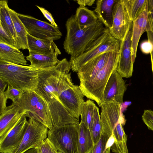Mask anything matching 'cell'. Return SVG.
I'll return each instance as SVG.
<instances>
[{
    "mask_svg": "<svg viewBox=\"0 0 153 153\" xmlns=\"http://www.w3.org/2000/svg\"><path fill=\"white\" fill-rule=\"evenodd\" d=\"M71 69L70 62L64 58L56 65L41 69L39 71V81L34 91L48 107L53 126L79 123L59 99L63 91L74 85L69 72Z\"/></svg>",
    "mask_w": 153,
    "mask_h": 153,
    "instance_id": "cell-1",
    "label": "cell"
},
{
    "mask_svg": "<svg viewBox=\"0 0 153 153\" xmlns=\"http://www.w3.org/2000/svg\"><path fill=\"white\" fill-rule=\"evenodd\" d=\"M65 26L67 33L63 48L65 52L73 57H78L83 53L106 28L99 20L87 27L81 28L75 15H72L67 19Z\"/></svg>",
    "mask_w": 153,
    "mask_h": 153,
    "instance_id": "cell-2",
    "label": "cell"
},
{
    "mask_svg": "<svg viewBox=\"0 0 153 153\" xmlns=\"http://www.w3.org/2000/svg\"><path fill=\"white\" fill-rule=\"evenodd\" d=\"M121 104L115 102L103 103L100 115L102 126L111 134L114 142L111 149L114 153H128L127 145V135L123 126L126 120L121 114Z\"/></svg>",
    "mask_w": 153,
    "mask_h": 153,
    "instance_id": "cell-3",
    "label": "cell"
},
{
    "mask_svg": "<svg viewBox=\"0 0 153 153\" xmlns=\"http://www.w3.org/2000/svg\"><path fill=\"white\" fill-rule=\"evenodd\" d=\"M40 69L30 65L0 62V79L7 85L25 92L34 91L38 84Z\"/></svg>",
    "mask_w": 153,
    "mask_h": 153,
    "instance_id": "cell-4",
    "label": "cell"
},
{
    "mask_svg": "<svg viewBox=\"0 0 153 153\" xmlns=\"http://www.w3.org/2000/svg\"><path fill=\"white\" fill-rule=\"evenodd\" d=\"M121 41L113 37L106 28L104 32L94 41L84 52L78 57L71 56V69L77 73L88 62L106 52H120Z\"/></svg>",
    "mask_w": 153,
    "mask_h": 153,
    "instance_id": "cell-5",
    "label": "cell"
},
{
    "mask_svg": "<svg viewBox=\"0 0 153 153\" xmlns=\"http://www.w3.org/2000/svg\"><path fill=\"white\" fill-rule=\"evenodd\" d=\"M120 52H113L105 65L90 83L79 86L87 98L95 101L100 107L102 104L106 84L113 72L116 70Z\"/></svg>",
    "mask_w": 153,
    "mask_h": 153,
    "instance_id": "cell-6",
    "label": "cell"
},
{
    "mask_svg": "<svg viewBox=\"0 0 153 153\" xmlns=\"http://www.w3.org/2000/svg\"><path fill=\"white\" fill-rule=\"evenodd\" d=\"M13 103V102H12ZM29 118L36 120L51 129L53 125L51 113L48 107L42 98L34 91L25 92L21 98L13 103Z\"/></svg>",
    "mask_w": 153,
    "mask_h": 153,
    "instance_id": "cell-7",
    "label": "cell"
},
{
    "mask_svg": "<svg viewBox=\"0 0 153 153\" xmlns=\"http://www.w3.org/2000/svg\"><path fill=\"white\" fill-rule=\"evenodd\" d=\"M79 123L53 126L51 129H48V138L59 151L78 153Z\"/></svg>",
    "mask_w": 153,
    "mask_h": 153,
    "instance_id": "cell-8",
    "label": "cell"
},
{
    "mask_svg": "<svg viewBox=\"0 0 153 153\" xmlns=\"http://www.w3.org/2000/svg\"><path fill=\"white\" fill-rule=\"evenodd\" d=\"M17 15L27 33L34 37L53 41L60 39L62 36L58 27L29 15L18 13Z\"/></svg>",
    "mask_w": 153,
    "mask_h": 153,
    "instance_id": "cell-9",
    "label": "cell"
},
{
    "mask_svg": "<svg viewBox=\"0 0 153 153\" xmlns=\"http://www.w3.org/2000/svg\"><path fill=\"white\" fill-rule=\"evenodd\" d=\"M48 129L39 121L29 118L22 142L15 153H24L31 148L39 147L47 138Z\"/></svg>",
    "mask_w": 153,
    "mask_h": 153,
    "instance_id": "cell-10",
    "label": "cell"
},
{
    "mask_svg": "<svg viewBox=\"0 0 153 153\" xmlns=\"http://www.w3.org/2000/svg\"><path fill=\"white\" fill-rule=\"evenodd\" d=\"M133 26L132 21L124 39L121 42L119 62L116 70L123 77H130L133 71L134 62L132 59L131 47Z\"/></svg>",
    "mask_w": 153,
    "mask_h": 153,
    "instance_id": "cell-11",
    "label": "cell"
},
{
    "mask_svg": "<svg viewBox=\"0 0 153 153\" xmlns=\"http://www.w3.org/2000/svg\"><path fill=\"white\" fill-rule=\"evenodd\" d=\"M131 22L121 0H118L114 6L112 25L109 29L110 33L115 38L123 41Z\"/></svg>",
    "mask_w": 153,
    "mask_h": 153,
    "instance_id": "cell-12",
    "label": "cell"
},
{
    "mask_svg": "<svg viewBox=\"0 0 153 153\" xmlns=\"http://www.w3.org/2000/svg\"><path fill=\"white\" fill-rule=\"evenodd\" d=\"M84 96L79 86L74 85L63 91L59 99L70 114L79 120L85 102Z\"/></svg>",
    "mask_w": 153,
    "mask_h": 153,
    "instance_id": "cell-13",
    "label": "cell"
},
{
    "mask_svg": "<svg viewBox=\"0 0 153 153\" xmlns=\"http://www.w3.org/2000/svg\"><path fill=\"white\" fill-rule=\"evenodd\" d=\"M25 114L14 127L0 142V153H15L21 143L27 121Z\"/></svg>",
    "mask_w": 153,
    "mask_h": 153,
    "instance_id": "cell-14",
    "label": "cell"
},
{
    "mask_svg": "<svg viewBox=\"0 0 153 153\" xmlns=\"http://www.w3.org/2000/svg\"><path fill=\"white\" fill-rule=\"evenodd\" d=\"M112 52L104 53L83 65L77 73L80 81L79 86L91 82L105 65Z\"/></svg>",
    "mask_w": 153,
    "mask_h": 153,
    "instance_id": "cell-15",
    "label": "cell"
},
{
    "mask_svg": "<svg viewBox=\"0 0 153 153\" xmlns=\"http://www.w3.org/2000/svg\"><path fill=\"white\" fill-rule=\"evenodd\" d=\"M126 90V85L123 77L115 70L110 76L105 87L102 104L114 101L121 104Z\"/></svg>",
    "mask_w": 153,
    "mask_h": 153,
    "instance_id": "cell-16",
    "label": "cell"
},
{
    "mask_svg": "<svg viewBox=\"0 0 153 153\" xmlns=\"http://www.w3.org/2000/svg\"><path fill=\"white\" fill-rule=\"evenodd\" d=\"M25 113V112L21 111L12 103L0 114V142L16 125Z\"/></svg>",
    "mask_w": 153,
    "mask_h": 153,
    "instance_id": "cell-17",
    "label": "cell"
},
{
    "mask_svg": "<svg viewBox=\"0 0 153 153\" xmlns=\"http://www.w3.org/2000/svg\"><path fill=\"white\" fill-rule=\"evenodd\" d=\"M27 41L29 53L49 55L60 51L52 40L38 39L27 33Z\"/></svg>",
    "mask_w": 153,
    "mask_h": 153,
    "instance_id": "cell-18",
    "label": "cell"
},
{
    "mask_svg": "<svg viewBox=\"0 0 153 153\" xmlns=\"http://www.w3.org/2000/svg\"><path fill=\"white\" fill-rule=\"evenodd\" d=\"M148 5L143 13L134 21L132 33L131 47L132 56L134 62L136 56L137 49L140 38L146 32L148 22Z\"/></svg>",
    "mask_w": 153,
    "mask_h": 153,
    "instance_id": "cell-19",
    "label": "cell"
},
{
    "mask_svg": "<svg viewBox=\"0 0 153 153\" xmlns=\"http://www.w3.org/2000/svg\"><path fill=\"white\" fill-rule=\"evenodd\" d=\"M118 0H98L94 10L98 20L109 29L112 25L114 6Z\"/></svg>",
    "mask_w": 153,
    "mask_h": 153,
    "instance_id": "cell-20",
    "label": "cell"
},
{
    "mask_svg": "<svg viewBox=\"0 0 153 153\" xmlns=\"http://www.w3.org/2000/svg\"><path fill=\"white\" fill-rule=\"evenodd\" d=\"M0 62L27 65L23 53L16 48L0 42Z\"/></svg>",
    "mask_w": 153,
    "mask_h": 153,
    "instance_id": "cell-21",
    "label": "cell"
},
{
    "mask_svg": "<svg viewBox=\"0 0 153 153\" xmlns=\"http://www.w3.org/2000/svg\"><path fill=\"white\" fill-rule=\"evenodd\" d=\"M61 53L60 51L49 55L29 53L26 58L30 62L31 66L41 69L57 65L60 61L58 59L57 56Z\"/></svg>",
    "mask_w": 153,
    "mask_h": 153,
    "instance_id": "cell-22",
    "label": "cell"
},
{
    "mask_svg": "<svg viewBox=\"0 0 153 153\" xmlns=\"http://www.w3.org/2000/svg\"><path fill=\"white\" fill-rule=\"evenodd\" d=\"M10 16L13 24L17 35L16 47L18 49H28L27 34L25 27L19 18L17 13L9 8Z\"/></svg>",
    "mask_w": 153,
    "mask_h": 153,
    "instance_id": "cell-23",
    "label": "cell"
},
{
    "mask_svg": "<svg viewBox=\"0 0 153 153\" xmlns=\"http://www.w3.org/2000/svg\"><path fill=\"white\" fill-rule=\"evenodd\" d=\"M9 8L7 0H0V25L16 42L17 35L13 22L10 14Z\"/></svg>",
    "mask_w": 153,
    "mask_h": 153,
    "instance_id": "cell-24",
    "label": "cell"
},
{
    "mask_svg": "<svg viewBox=\"0 0 153 153\" xmlns=\"http://www.w3.org/2000/svg\"><path fill=\"white\" fill-rule=\"evenodd\" d=\"M79 138L77 145L78 153H90L94 143L89 129L81 121L79 123Z\"/></svg>",
    "mask_w": 153,
    "mask_h": 153,
    "instance_id": "cell-25",
    "label": "cell"
},
{
    "mask_svg": "<svg viewBox=\"0 0 153 153\" xmlns=\"http://www.w3.org/2000/svg\"><path fill=\"white\" fill-rule=\"evenodd\" d=\"M75 16L77 24L81 28L87 27L99 21L94 11L85 7L79 6L77 8Z\"/></svg>",
    "mask_w": 153,
    "mask_h": 153,
    "instance_id": "cell-26",
    "label": "cell"
},
{
    "mask_svg": "<svg viewBox=\"0 0 153 153\" xmlns=\"http://www.w3.org/2000/svg\"><path fill=\"white\" fill-rule=\"evenodd\" d=\"M130 20H135L144 11L148 5V0H121Z\"/></svg>",
    "mask_w": 153,
    "mask_h": 153,
    "instance_id": "cell-27",
    "label": "cell"
},
{
    "mask_svg": "<svg viewBox=\"0 0 153 153\" xmlns=\"http://www.w3.org/2000/svg\"><path fill=\"white\" fill-rule=\"evenodd\" d=\"M114 142L112 134L102 127L99 140L97 144L94 146L90 153H111V148Z\"/></svg>",
    "mask_w": 153,
    "mask_h": 153,
    "instance_id": "cell-28",
    "label": "cell"
},
{
    "mask_svg": "<svg viewBox=\"0 0 153 153\" xmlns=\"http://www.w3.org/2000/svg\"><path fill=\"white\" fill-rule=\"evenodd\" d=\"M96 105L94 102L88 100L85 101L82 108L81 116V120L89 129L91 132L93 126V114Z\"/></svg>",
    "mask_w": 153,
    "mask_h": 153,
    "instance_id": "cell-29",
    "label": "cell"
},
{
    "mask_svg": "<svg viewBox=\"0 0 153 153\" xmlns=\"http://www.w3.org/2000/svg\"><path fill=\"white\" fill-rule=\"evenodd\" d=\"M102 130L100 115L98 107L95 105L93 114V126L91 132L94 146L98 142Z\"/></svg>",
    "mask_w": 153,
    "mask_h": 153,
    "instance_id": "cell-30",
    "label": "cell"
},
{
    "mask_svg": "<svg viewBox=\"0 0 153 153\" xmlns=\"http://www.w3.org/2000/svg\"><path fill=\"white\" fill-rule=\"evenodd\" d=\"M25 92L21 90L13 88L7 85V88L4 91L6 98L11 100L13 103H15L19 100Z\"/></svg>",
    "mask_w": 153,
    "mask_h": 153,
    "instance_id": "cell-31",
    "label": "cell"
},
{
    "mask_svg": "<svg viewBox=\"0 0 153 153\" xmlns=\"http://www.w3.org/2000/svg\"><path fill=\"white\" fill-rule=\"evenodd\" d=\"M39 153H61L58 151L48 138L42 143L38 148Z\"/></svg>",
    "mask_w": 153,
    "mask_h": 153,
    "instance_id": "cell-32",
    "label": "cell"
},
{
    "mask_svg": "<svg viewBox=\"0 0 153 153\" xmlns=\"http://www.w3.org/2000/svg\"><path fill=\"white\" fill-rule=\"evenodd\" d=\"M7 84L0 79V114L7 108V99L4 94L5 89Z\"/></svg>",
    "mask_w": 153,
    "mask_h": 153,
    "instance_id": "cell-33",
    "label": "cell"
},
{
    "mask_svg": "<svg viewBox=\"0 0 153 153\" xmlns=\"http://www.w3.org/2000/svg\"><path fill=\"white\" fill-rule=\"evenodd\" d=\"M0 42L16 47V43L15 40L5 31L0 25Z\"/></svg>",
    "mask_w": 153,
    "mask_h": 153,
    "instance_id": "cell-34",
    "label": "cell"
},
{
    "mask_svg": "<svg viewBox=\"0 0 153 153\" xmlns=\"http://www.w3.org/2000/svg\"><path fill=\"white\" fill-rule=\"evenodd\" d=\"M142 117L143 122L148 129L153 131V110H144Z\"/></svg>",
    "mask_w": 153,
    "mask_h": 153,
    "instance_id": "cell-35",
    "label": "cell"
},
{
    "mask_svg": "<svg viewBox=\"0 0 153 153\" xmlns=\"http://www.w3.org/2000/svg\"><path fill=\"white\" fill-rule=\"evenodd\" d=\"M140 49L141 51L144 53L149 54L152 51L153 45L152 43L147 40L143 41L140 44Z\"/></svg>",
    "mask_w": 153,
    "mask_h": 153,
    "instance_id": "cell-36",
    "label": "cell"
},
{
    "mask_svg": "<svg viewBox=\"0 0 153 153\" xmlns=\"http://www.w3.org/2000/svg\"><path fill=\"white\" fill-rule=\"evenodd\" d=\"M37 7L42 13L45 17L51 23V24L55 27H58L51 13L44 8L36 5Z\"/></svg>",
    "mask_w": 153,
    "mask_h": 153,
    "instance_id": "cell-37",
    "label": "cell"
},
{
    "mask_svg": "<svg viewBox=\"0 0 153 153\" xmlns=\"http://www.w3.org/2000/svg\"><path fill=\"white\" fill-rule=\"evenodd\" d=\"M146 32L147 33L148 40L150 41L152 43L153 45V29L149 25L148 23L146 27ZM150 54L152 64V68L153 77V48L152 51L150 53Z\"/></svg>",
    "mask_w": 153,
    "mask_h": 153,
    "instance_id": "cell-38",
    "label": "cell"
},
{
    "mask_svg": "<svg viewBox=\"0 0 153 153\" xmlns=\"http://www.w3.org/2000/svg\"><path fill=\"white\" fill-rule=\"evenodd\" d=\"M79 6L85 7L86 6H91L94 3L95 0H77L74 1Z\"/></svg>",
    "mask_w": 153,
    "mask_h": 153,
    "instance_id": "cell-39",
    "label": "cell"
},
{
    "mask_svg": "<svg viewBox=\"0 0 153 153\" xmlns=\"http://www.w3.org/2000/svg\"><path fill=\"white\" fill-rule=\"evenodd\" d=\"M148 23L153 29V13L148 12Z\"/></svg>",
    "mask_w": 153,
    "mask_h": 153,
    "instance_id": "cell-40",
    "label": "cell"
},
{
    "mask_svg": "<svg viewBox=\"0 0 153 153\" xmlns=\"http://www.w3.org/2000/svg\"><path fill=\"white\" fill-rule=\"evenodd\" d=\"M148 10L149 13H153V0H148Z\"/></svg>",
    "mask_w": 153,
    "mask_h": 153,
    "instance_id": "cell-41",
    "label": "cell"
},
{
    "mask_svg": "<svg viewBox=\"0 0 153 153\" xmlns=\"http://www.w3.org/2000/svg\"><path fill=\"white\" fill-rule=\"evenodd\" d=\"M24 153H39V148L36 147L31 148L26 151Z\"/></svg>",
    "mask_w": 153,
    "mask_h": 153,
    "instance_id": "cell-42",
    "label": "cell"
},
{
    "mask_svg": "<svg viewBox=\"0 0 153 153\" xmlns=\"http://www.w3.org/2000/svg\"><path fill=\"white\" fill-rule=\"evenodd\" d=\"M59 152H60V151H59ZM61 152V153H63V152Z\"/></svg>",
    "mask_w": 153,
    "mask_h": 153,
    "instance_id": "cell-43",
    "label": "cell"
}]
</instances>
